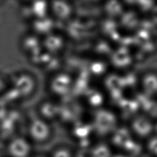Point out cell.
Returning a JSON list of instances; mask_svg holds the SVG:
<instances>
[{
    "mask_svg": "<svg viewBox=\"0 0 157 157\" xmlns=\"http://www.w3.org/2000/svg\"><path fill=\"white\" fill-rule=\"evenodd\" d=\"M30 157H47V156H45L44 155H40V154H33Z\"/></svg>",
    "mask_w": 157,
    "mask_h": 157,
    "instance_id": "5b68a950",
    "label": "cell"
},
{
    "mask_svg": "<svg viewBox=\"0 0 157 157\" xmlns=\"http://www.w3.org/2000/svg\"><path fill=\"white\" fill-rule=\"evenodd\" d=\"M53 133L50 123L39 117L31 119L27 126V137L33 144L42 145L48 142Z\"/></svg>",
    "mask_w": 157,
    "mask_h": 157,
    "instance_id": "6da1fadb",
    "label": "cell"
},
{
    "mask_svg": "<svg viewBox=\"0 0 157 157\" xmlns=\"http://www.w3.org/2000/svg\"><path fill=\"white\" fill-rule=\"evenodd\" d=\"M47 157H75V155L71 148L60 145L53 148Z\"/></svg>",
    "mask_w": 157,
    "mask_h": 157,
    "instance_id": "277c9868",
    "label": "cell"
},
{
    "mask_svg": "<svg viewBox=\"0 0 157 157\" xmlns=\"http://www.w3.org/2000/svg\"><path fill=\"white\" fill-rule=\"evenodd\" d=\"M53 3L55 4L49 5V9H51L53 14L61 20L67 19L73 13L74 7L68 2H58L59 6L57 2H53Z\"/></svg>",
    "mask_w": 157,
    "mask_h": 157,
    "instance_id": "3957f363",
    "label": "cell"
},
{
    "mask_svg": "<svg viewBox=\"0 0 157 157\" xmlns=\"http://www.w3.org/2000/svg\"><path fill=\"white\" fill-rule=\"evenodd\" d=\"M33 144L27 137L22 136L12 137L6 147L9 157H30L33 153Z\"/></svg>",
    "mask_w": 157,
    "mask_h": 157,
    "instance_id": "7a4b0ae2",
    "label": "cell"
}]
</instances>
